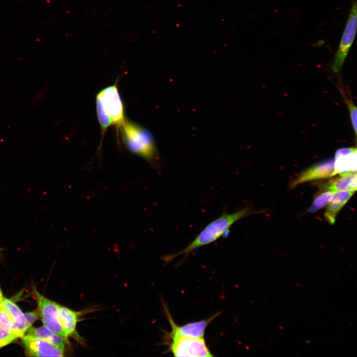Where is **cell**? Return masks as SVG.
<instances>
[{"instance_id": "cell-1", "label": "cell", "mask_w": 357, "mask_h": 357, "mask_svg": "<svg viewBox=\"0 0 357 357\" xmlns=\"http://www.w3.org/2000/svg\"><path fill=\"white\" fill-rule=\"evenodd\" d=\"M252 213L250 207H246L233 213L222 214L207 225L184 248L165 256L163 259L166 263L170 262L178 256H185L193 250L216 241L225 235L236 222Z\"/></svg>"}, {"instance_id": "cell-2", "label": "cell", "mask_w": 357, "mask_h": 357, "mask_svg": "<svg viewBox=\"0 0 357 357\" xmlns=\"http://www.w3.org/2000/svg\"><path fill=\"white\" fill-rule=\"evenodd\" d=\"M119 127L123 143L129 151L150 162L155 160L157 151L149 130L126 119Z\"/></svg>"}, {"instance_id": "cell-3", "label": "cell", "mask_w": 357, "mask_h": 357, "mask_svg": "<svg viewBox=\"0 0 357 357\" xmlns=\"http://www.w3.org/2000/svg\"><path fill=\"white\" fill-rule=\"evenodd\" d=\"M98 119L102 132L111 125L119 126L125 119L123 103L117 84L108 86L96 97Z\"/></svg>"}, {"instance_id": "cell-4", "label": "cell", "mask_w": 357, "mask_h": 357, "mask_svg": "<svg viewBox=\"0 0 357 357\" xmlns=\"http://www.w3.org/2000/svg\"><path fill=\"white\" fill-rule=\"evenodd\" d=\"M357 2L352 0V5L338 49L331 67L335 72L340 71L351 47L354 42L357 27Z\"/></svg>"}, {"instance_id": "cell-5", "label": "cell", "mask_w": 357, "mask_h": 357, "mask_svg": "<svg viewBox=\"0 0 357 357\" xmlns=\"http://www.w3.org/2000/svg\"><path fill=\"white\" fill-rule=\"evenodd\" d=\"M169 350L175 357H213L203 338L178 337L170 339Z\"/></svg>"}, {"instance_id": "cell-6", "label": "cell", "mask_w": 357, "mask_h": 357, "mask_svg": "<svg viewBox=\"0 0 357 357\" xmlns=\"http://www.w3.org/2000/svg\"><path fill=\"white\" fill-rule=\"evenodd\" d=\"M35 295L44 326L54 333L67 339L60 321V304L36 291Z\"/></svg>"}, {"instance_id": "cell-7", "label": "cell", "mask_w": 357, "mask_h": 357, "mask_svg": "<svg viewBox=\"0 0 357 357\" xmlns=\"http://www.w3.org/2000/svg\"><path fill=\"white\" fill-rule=\"evenodd\" d=\"M164 306L171 327V331L167 336L170 340L178 337L203 338L207 326L221 313V312H217L207 319L178 326L174 322L167 306L165 305Z\"/></svg>"}, {"instance_id": "cell-8", "label": "cell", "mask_w": 357, "mask_h": 357, "mask_svg": "<svg viewBox=\"0 0 357 357\" xmlns=\"http://www.w3.org/2000/svg\"><path fill=\"white\" fill-rule=\"evenodd\" d=\"M27 356L63 357L64 349L36 336L26 334L21 338Z\"/></svg>"}, {"instance_id": "cell-9", "label": "cell", "mask_w": 357, "mask_h": 357, "mask_svg": "<svg viewBox=\"0 0 357 357\" xmlns=\"http://www.w3.org/2000/svg\"><path fill=\"white\" fill-rule=\"evenodd\" d=\"M334 171V159L318 163L301 172L291 183L290 187L307 181L332 177Z\"/></svg>"}, {"instance_id": "cell-10", "label": "cell", "mask_w": 357, "mask_h": 357, "mask_svg": "<svg viewBox=\"0 0 357 357\" xmlns=\"http://www.w3.org/2000/svg\"><path fill=\"white\" fill-rule=\"evenodd\" d=\"M357 171V149L356 147L338 149L334 159V171L332 177L355 174Z\"/></svg>"}, {"instance_id": "cell-11", "label": "cell", "mask_w": 357, "mask_h": 357, "mask_svg": "<svg viewBox=\"0 0 357 357\" xmlns=\"http://www.w3.org/2000/svg\"><path fill=\"white\" fill-rule=\"evenodd\" d=\"M2 307L10 319L14 334L17 338L22 337L30 327L24 314L14 302L5 298Z\"/></svg>"}, {"instance_id": "cell-12", "label": "cell", "mask_w": 357, "mask_h": 357, "mask_svg": "<svg viewBox=\"0 0 357 357\" xmlns=\"http://www.w3.org/2000/svg\"><path fill=\"white\" fill-rule=\"evenodd\" d=\"M354 193V192L345 191L334 192L324 213V218L327 222L334 224L338 213Z\"/></svg>"}, {"instance_id": "cell-13", "label": "cell", "mask_w": 357, "mask_h": 357, "mask_svg": "<svg viewBox=\"0 0 357 357\" xmlns=\"http://www.w3.org/2000/svg\"><path fill=\"white\" fill-rule=\"evenodd\" d=\"M80 312L60 305V323L67 338L76 335V329Z\"/></svg>"}, {"instance_id": "cell-14", "label": "cell", "mask_w": 357, "mask_h": 357, "mask_svg": "<svg viewBox=\"0 0 357 357\" xmlns=\"http://www.w3.org/2000/svg\"><path fill=\"white\" fill-rule=\"evenodd\" d=\"M340 177L331 180L323 187L324 190L336 191H350L357 190V174L340 176Z\"/></svg>"}, {"instance_id": "cell-15", "label": "cell", "mask_w": 357, "mask_h": 357, "mask_svg": "<svg viewBox=\"0 0 357 357\" xmlns=\"http://www.w3.org/2000/svg\"><path fill=\"white\" fill-rule=\"evenodd\" d=\"M26 332L28 334L42 338L62 349H64L67 343V339L54 333L45 326L39 327L30 326Z\"/></svg>"}, {"instance_id": "cell-16", "label": "cell", "mask_w": 357, "mask_h": 357, "mask_svg": "<svg viewBox=\"0 0 357 357\" xmlns=\"http://www.w3.org/2000/svg\"><path fill=\"white\" fill-rule=\"evenodd\" d=\"M16 339L12 331L10 319L1 305L0 306V342L6 346Z\"/></svg>"}, {"instance_id": "cell-17", "label": "cell", "mask_w": 357, "mask_h": 357, "mask_svg": "<svg viewBox=\"0 0 357 357\" xmlns=\"http://www.w3.org/2000/svg\"><path fill=\"white\" fill-rule=\"evenodd\" d=\"M334 192L327 190L320 192L314 198L312 205L308 209V212L313 213L325 206L330 201Z\"/></svg>"}, {"instance_id": "cell-18", "label": "cell", "mask_w": 357, "mask_h": 357, "mask_svg": "<svg viewBox=\"0 0 357 357\" xmlns=\"http://www.w3.org/2000/svg\"><path fill=\"white\" fill-rule=\"evenodd\" d=\"M346 103L349 110L351 122L357 135V107L352 100L346 99Z\"/></svg>"}, {"instance_id": "cell-19", "label": "cell", "mask_w": 357, "mask_h": 357, "mask_svg": "<svg viewBox=\"0 0 357 357\" xmlns=\"http://www.w3.org/2000/svg\"><path fill=\"white\" fill-rule=\"evenodd\" d=\"M26 320L30 326H32L37 320L40 317V312L39 308L31 312L24 313Z\"/></svg>"}, {"instance_id": "cell-20", "label": "cell", "mask_w": 357, "mask_h": 357, "mask_svg": "<svg viewBox=\"0 0 357 357\" xmlns=\"http://www.w3.org/2000/svg\"><path fill=\"white\" fill-rule=\"evenodd\" d=\"M4 298V297L3 296L1 290L0 288V306H1L2 305Z\"/></svg>"}, {"instance_id": "cell-21", "label": "cell", "mask_w": 357, "mask_h": 357, "mask_svg": "<svg viewBox=\"0 0 357 357\" xmlns=\"http://www.w3.org/2000/svg\"><path fill=\"white\" fill-rule=\"evenodd\" d=\"M5 346V345L0 342V349Z\"/></svg>"}]
</instances>
